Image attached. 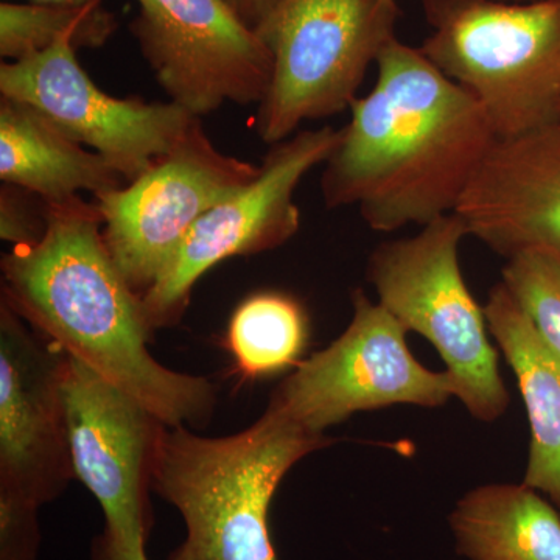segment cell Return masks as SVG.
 I'll return each mask as SVG.
<instances>
[{"label":"cell","instance_id":"obj_6","mask_svg":"<svg viewBox=\"0 0 560 560\" xmlns=\"http://www.w3.org/2000/svg\"><path fill=\"white\" fill-rule=\"evenodd\" d=\"M400 10L386 0H276L256 25L272 75L253 119L275 145L305 120L350 109L368 69L396 38Z\"/></svg>","mask_w":560,"mask_h":560},{"label":"cell","instance_id":"obj_16","mask_svg":"<svg viewBox=\"0 0 560 560\" xmlns=\"http://www.w3.org/2000/svg\"><path fill=\"white\" fill-rule=\"evenodd\" d=\"M0 179L32 191L44 202L95 198L127 186L95 151L58 130L27 103L0 98Z\"/></svg>","mask_w":560,"mask_h":560},{"label":"cell","instance_id":"obj_20","mask_svg":"<svg viewBox=\"0 0 560 560\" xmlns=\"http://www.w3.org/2000/svg\"><path fill=\"white\" fill-rule=\"evenodd\" d=\"M501 282L560 361V254L528 249L508 259Z\"/></svg>","mask_w":560,"mask_h":560},{"label":"cell","instance_id":"obj_22","mask_svg":"<svg viewBox=\"0 0 560 560\" xmlns=\"http://www.w3.org/2000/svg\"><path fill=\"white\" fill-rule=\"evenodd\" d=\"M36 195L3 184L0 190V237L14 246L33 245L46 232V202L38 208Z\"/></svg>","mask_w":560,"mask_h":560},{"label":"cell","instance_id":"obj_21","mask_svg":"<svg viewBox=\"0 0 560 560\" xmlns=\"http://www.w3.org/2000/svg\"><path fill=\"white\" fill-rule=\"evenodd\" d=\"M38 511L36 504L0 490V560H36Z\"/></svg>","mask_w":560,"mask_h":560},{"label":"cell","instance_id":"obj_26","mask_svg":"<svg viewBox=\"0 0 560 560\" xmlns=\"http://www.w3.org/2000/svg\"><path fill=\"white\" fill-rule=\"evenodd\" d=\"M495 2L522 3V2H536V0H495Z\"/></svg>","mask_w":560,"mask_h":560},{"label":"cell","instance_id":"obj_1","mask_svg":"<svg viewBox=\"0 0 560 560\" xmlns=\"http://www.w3.org/2000/svg\"><path fill=\"white\" fill-rule=\"evenodd\" d=\"M375 65L320 190L327 208L357 206L371 230L388 234L455 213L499 138L480 102L420 49L393 38Z\"/></svg>","mask_w":560,"mask_h":560},{"label":"cell","instance_id":"obj_24","mask_svg":"<svg viewBox=\"0 0 560 560\" xmlns=\"http://www.w3.org/2000/svg\"><path fill=\"white\" fill-rule=\"evenodd\" d=\"M226 2L246 25L256 28L265 14L272 9L276 0H226Z\"/></svg>","mask_w":560,"mask_h":560},{"label":"cell","instance_id":"obj_17","mask_svg":"<svg viewBox=\"0 0 560 560\" xmlns=\"http://www.w3.org/2000/svg\"><path fill=\"white\" fill-rule=\"evenodd\" d=\"M456 551L469 560H560V511L529 486H478L448 515Z\"/></svg>","mask_w":560,"mask_h":560},{"label":"cell","instance_id":"obj_5","mask_svg":"<svg viewBox=\"0 0 560 560\" xmlns=\"http://www.w3.org/2000/svg\"><path fill=\"white\" fill-rule=\"evenodd\" d=\"M467 235L458 213H448L412 237L381 243L368 260L366 278L378 304L438 350L466 410L492 423L508 411L511 396L489 340L485 307L460 270L459 246Z\"/></svg>","mask_w":560,"mask_h":560},{"label":"cell","instance_id":"obj_11","mask_svg":"<svg viewBox=\"0 0 560 560\" xmlns=\"http://www.w3.org/2000/svg\"><path fill=\"white\" fill-rule=\"evenodd\" d=\"M131 24L171 102L202 117L226 103L254 105L270 86L272 58L226 0H138Z\"/></svg>","mask_w":560,"mask_h":560},{"label":"cell","instance_id":"obj_2","mask_svg":"<svg viewBox=\"0 0 560 560\" xmlns=\"http://www.w3.org/2000/svg\"><path fill=\"white\" fill-rule=\"evenodd\" d=\"M46 220L39 242L3 256L2 300L165 425H205L215 390L205 377L179 374L151 357L153 330L106 246L97 202H46Z\"/></svg>","mask_w":560,"mask_h":560},{"label":"cell","instance_id":"obj_10","mask_svg":"<svg viewBox=\"0 0 560 560\" xmlns=\"http://www.w3.org/2000/svg\"><path fill=\"white\" fill-rule=\"evenodd\" d=\"M75 50L65 39L22 60L3 61L0 94L31 105L131 183L179 142L197 116L175 102L105 94L81 68Z\"/></svg>","mask_w":560,"mask_h":560},{"label":"cell","instance_id":"obj_8","mask_svg":"<svg viewBox=\"0 0 560 560\" xmlns=\"http://www.w3.org/2000/svg\"><path fill=\"white\" fill-rule=\"evenodd\" d=\"M259 172L260 165L221 153L197 117L149 172L98 197L103 238L131 289L142 298L195 223Z\"/></svg>","mask_w":560,"mask_h":560},{"label":"cell","instance_id":"obj_19","mask_svg":"<svg viewBox=\"0 0 560 560\" xmlns=\"http://www.w3.org/2000/svg\"><path fill=\"white\" fill-rule=\"evenodd\" d=\"M119 27L116 14L91 0L81 5L0 3V55L16 61L68 39L75 49H98Z\"/></svg>","mask_w":560,"mask_h":560},{"label":"cell","instance_id":"obj_4","mask_svg":"<svg viewBox=\"0 0 560 560\" xmlns=\"http://www.w3.org/2000/svg\"><path fill=\"white\" fill-rule=\"evenodd\" d=\"M420 51L469 91L499 139L560 120V0H422Z\"/></svg>","mask_w":560,"mask_h":560},{"label":"cell","instance_id":"obj_15","mask_svg":"<svg viewBox=\"0 0 560 560\" xmlns=\"http://www.w3.org/2000/svg\"><path fill=\"white\" fill-rule=\"evenodd\" d=\"M495 338L521 388L530 441L523 485L545 493L560 511V361L547 348L503 282L485 305Z\"/></svg>","mask_w":560,"mask_h":560},{"label":"cell","instance_id":"obj_23","mask_svg":"<svg viewBox=\"0 0 560 560\" xmlns=\"http://www.w3.org/2000/svg\"><path fill=\"white\" fill-rule=\"evenodd\" d=\"M92 560H149L145 545H128L103 530L92 545Z\"/></svg>","mask_w":560,"mask_h":560},{"label":"cell","instance_id":"obj_12","mask_svg":"<svg viewBox=\"0 0 560 560\" xmlns=\"http://www.w3.org/2000/svg\"><path fill=\"white\" fill-rule=\"evenodd\" d=\"M61 393L73 474L101 503L105 533L145 545L151 471L165 423L68 353Z\"/></svg>","mask_w":560,"mask_h":560},{"label":"cell","instance_id":"obj_9","mask_svg":"<svg viewBox=\"0 0 560 560\" xmlns=\"http://www.w3.org/2000/svg\"><path fill=\"white\" fill-rule=\"evenodd\" d=\"M341 130L320 127L271 145L257 178L208 210L191 228L160 279L142 300L150 329L178 323L190 291L220 261L285 245L300 231L294 194L319 164H326Z\"/></svg>","mask_w":560,"mask_h":560},{"label":"cell","instance_id":"obj_14","mask_svg":"<svg viewBox=\"0 0 560 560\" xmlns=\"http://www.w3.org/2000/svg\"><path fill=\"white\" fill-rule=\"evenodd\" d=\"M455 213L506 259L528 249L560 254V120L497 140Z\"/></svg>","mask_w":560,"mask_h":560},{"label":"cell","instance_id":"obj_3","mask_svg":"<svg viewBox=\"0 0 560 560\" xmlns=\"http://www.w3.org/2000/svg\"><path fill=\"white\" fill-rule=\"evenodd\" d=\"M331 444L268 407L249 429L206 438L162 430L151 488L178 510L187 537L171 560H278L272 497L291 467Z\"/></svg>","mask_w":560,"mask_h":560},{"label":"cell","instance_id":"obj_7","mask_svg":"<svg viewBox=\"0 0 560 560\" xmlns=\"http://www.w3.org/2000/svg\"><path fill=\"white\" fill-rule=\"evenodd\" d=\"M348 329L289 375L270 405L305 430L326 434L357 412L393 405L438 408L455 396L447 372L412 355L407 330L363 290L352 293Z\"/></svg>","mask_w":560,"mask_h":560},{"label":"cell","instance_id":"obj_18","mask_svg":"<svg viewBox=\"0 0 560 560\" xmlns=\"http://www.w3.org/2000/svg\"><path fill=\"white\" fill-rule=\"evenodd\" d=\"M308 341L307 313L283 293H259L232 315L228 342L246 377H264L296 364Z\"/></svg>","mask_w":560,"mask_h":560},{"label":"cell","instance_id":"obj_13","mask_svg":"<svg viewBox=\"0 0 560 560\" xmlns=\"http://www.w3.org/2000/svg\"><path fill=\"white\" fill-rule=\"evenodd\" d=\"M0 304V490L40 508L75 478L61 381L66 353Z\"/></svg>","mask_w":560,"mask_h":560},{"label":"cell","instance_id":"obj_25","mask_svg":"<svg viewBox=\"0 0 560 560\" xmlns=\"http://www.w3.org/2000/svg\"><path fill=\"white\" fill-rule=\"evenodd\" d=\"M35 3H50V5H81V3L91 2V0H31Z\"/></svg>","mask_w":560,"mask_h":560}]
</instances>
